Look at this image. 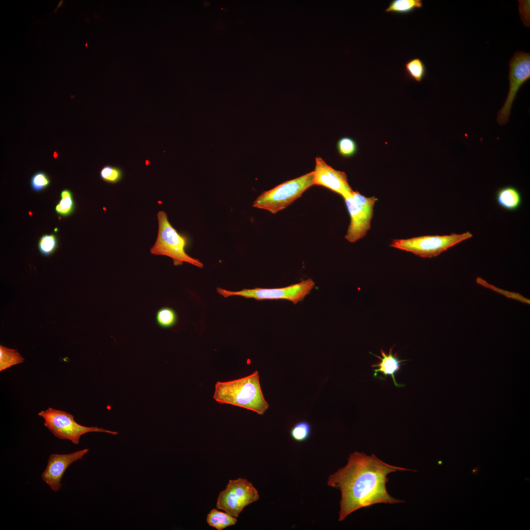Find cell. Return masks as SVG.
I'll use <instances>...</instances> for the list:
<instances>
[{"label": "cell", "instance_id": "8", "mask_svg": "<svg viewBox=\"0 0 530 530\" xmlns=\"http://www.w3.org/2000/svg\"><path fill=\"white\" fill-rule=\"evenodd\" d=\"M350 215V221L345 238L353 243L365 237L371 228L373 207L377 199L365 197L359 191L344 198Z\"/></svg>", "mask_w": 530, "mask_h": 530}, {"label": "cell", "instance_id": "12", "mask_svg": "<svg viewBox=\"0 0 530 530\" xmlns=\"http://www.w3.org/2000/svg\"><path fill=\"white\" fill-rule=\"evenodd\" d=\"M89 450L84 449L67 454H51L47 467L41 475L42 479L54 492L61 487V480L67 469L74 462L81 459Z\"/></svg>", "mask_w": 530, "mask_h": 530}, {"label": "cell", "instance_id": "21", "mask_svg": "<svg viewBox=\"0 0 530 530\" xmlns=\"http://www.w3.org/2000/svg\"><path fill=\"white\" fill-rule=\"evenodd\" d=\"M312 431L311 424L307 421H301L296 423L290 430V435L294 441L302 442L307 440Z\"/></svg>", "mask_w": 530, "mask_h": 530}, {"label": "cell", "instance_id": "10", "mask_svg": "<svg viewBox=\"0 0 530 530\" xmlns=\"http://www.w3.org/2000/svg\"><path fill=\"white\" fill-rule=\"evenodd\" d=\"M509 90L506 100L497 113V120L503 125L508 121L512 106L521 86L530 79V54L516 52L509 63Z\"/></svg>", "mask_w": 530, "mask_h": 530}, {"label": "cell", "instance_id": "9", "mask_svg": "<svg viewBox=\"0 0 530 530\" xmlns=\"http://www.w3.org/2000/svg\"><path fill=\"white\" fill-rule=\"evenodd\" d=\"M259 498L257 490L246 479L230 480L226 488L219 493L216 508L237 518L245 506Z\"/></svg>", "mask_w": 530, "mask_h": 530}, {"label": "cell", "instance_id": "26", "mask_svg": "<svg viewBox=\"0 0 530 530\" xmlns=\"http://www.w3.org/2000/svg\"><path fill=\"white\" fill-rule=\"evenodd\" d=\"M477 283H478V284H480V285H481L482 286H484L485 287L489 288L490 289H493V290H495V291H496V292H498L503 293L504 295H505V296H506L507 297H508L509 298H512L513 299H517V300L521 301H522V302H523L524 303H528H528L530 304V300L529 299H528L524 297L523 296L521 295L519 293H514V292H507V293H505L504 290H501L500 289H497V288H495L494 286H493L489 284L486 281H485L484 280H483L482 278H477Z\"/></svg>", "mask_w": 530, "mask_h": 530}, {"label": "cell", "instance_id": "22", "mask_svg": "<svg viewBox=\"0 0 530 530\" xmlns=\"http://www.w3.org/2000/svg\"><path fill=\"white\" fill-rule=\"evenodd\" d=\"M123 175L121 168L109 165L104 166L100 172V176L102 180L112 184L119 182L122 179Z\"/></svg>", "mask_w": 530, "mask_h": 530}, {"label": "cell", "instance_id": "16", "mask_svg": "<svg viewBox=\"0 0 530 530\" xmlns=\"http://www.w3.org/2000/svg\"><path fill=\"white\" fill-rule=\"evenodd\" d=\"M208 525L217 530H221L228 527L234 525L237 523L236 517L226 512L212 509L207 515L206 518Z\"/></svg>", "mask_w": 530, "mask_h": 530}, {"label": "cell", "instance_id": "27", "mask_svg": "<svg viewBox=\"0 0 530 530\" xmlns=\"http://www.w3.org/2000/svg\"><path fill=\"white\" fill-rule=\"evenodd\" d=\"M63 0H60V1L59 2V3H58V5H57V7H56V8H55V9H54V11H53V13H56V11H57V9H58V8H59V7H60L62 6V5H63Z\"/></svg>", "mask_w": 530, "mask_h": 530}, {"label": "cell", "instance_id": "23", "mask_svg": "<svg viewBox=\"0 0 530 530\" xmlns=\"http://www.w3.org/2000/svg\"><path fill=\"white\" fill-rule=\"evenodd\" d=\"M337 149L339 154L344 158H350L355 155L358 147L355 141L349 137H343L338 140Z\"/></svg>", "mask_w": 530, "mask_h": 530}, {"label": "cell", "instance_id": "3", "mask_svg": "<svg viewBox=\"0 0 530 530\" xmlns=\"http://www.w3.org/2000/svg\"><path fill=\"white\" fill-rule=\"evenodd\" d=\"M157 215L158 233L155 243L150 249L151 253L170 257L175 266L187 263L203 268V265L199 260L190 257L186 252L188 244L187 237L179 233L172 226L165 212L159 211Z\"/></svg>", "mask_w": 530, "mask_h": 530}, {"label": "cell", "instance_id": "19", "mask_svg": "<svg viewBox=\"0 0 530 530\" xmlns=\"http://www.w3.org/2000/svg\"><path fill=\"white\" fill-rule=\"evenodd\" d=\"M156 320L158 325L162 328H170L177 323L178 315L176 312L170 307H163L159 309L156 315Z\"/></svg>", "mask_w": 530, "mask_h": 530}, {"label": "cell", "instance_id": "25", "mask_svg": "<svg viewBox=\"0 0 530 530\" xmlns=\"http://www.w3.org/2000/svg\"><path fill=\"white\" fill-rule=\"evenodd\" d=\"M51 183L50 178L43 171H38L31 177L30 185L31 189L36 192L43 190L49 186Z\"/></svg>", "mask_w": 530, "mask_h": 530}, {"label": "cell", "instance_id": "5", "mask_svg": "<svg viewBox=\"0 0 530 530\" xmlns=\"http://www.w3.org/2000/svg\"><path fill=\"white\" fill-rule=\"evenodd\" d=\"M472 237L473 234L469 231L460 234L423 236L407 239H395L393 240L390 246L422 258H432Z\"/></svg>", "mask_w": 530, "mask_h": 530}, {"label": "cell", "instance_id": "2", "mask_svg": "<svg viewBox=\"0 0 530 530\" xmlns=\"http://www.w3.org/2000/svg\"><path fill=\"white\" fill-rule=\"evenodd\" d=\"M213 398L220 403L239 406L259 415H263L269 406L263 396L257 371L239 379L216 382Z\"/></svg>", "mask_w": 530, "mask_h": 530}, {"label": "cell", "instance_id": "14", "mask_svg": "<svg viewBox=\"0 0 530 530\" xmlns=\"http://www.w3.org/2000/svg\"><path fill=\"white\" fill-rule=\"evenodd\" d=\"M495 199L500 207L508 211L517 210L523 200L520 191L512 186L499 188L495 192Z\"/></svg>", "mask_w": 530, "mask_h": 530}, {"label": "cell", "instance_id": "1", "mask_svg": "<svg viewBox=\"0 0 530 530\" xmlns=\"http://www.w3.org/2000/svg\"><path fill=\"white\" fill-rule=\"evenodd\" d=\"M414 471L388 464L372 454L358 451L350 454L347 464L328 477V486L341 492L339 521L360 508L377 504L404 501L392 497L387 491V476L397 471Z\"/></svg>", "mask_w": 530, "mask_h": 530}, {"label": "cell", "instance_id": "11", "mask_svg": "<svg viewBox=\"0 0 530 530\" xmlns=\"http://www.w3.org/2000/svg\"><path fill=\"white\" fill-rule=\"evenodd\" d=\"M313 172L314 185L326 187L344 198L352 193L345 173L334 169L319 157L316 158Z\"/></svg>", "mask_w": 530, "mask_h": 530}, {"label": "cell", "instance_id": "18", "mask_svg": "<svg viewBox=\"0 0 530 530\" xmlns=\"http://www.w3.org/2000/svg\"><path fill=\"white\" fill-rule=\"evenodd\" d=\"M24 358L17 350L0 345V371L22 363Z\"/></svg>", "mask_w": 530, "mask_h": 530}, {"label": "cell", "instance_id": "13", "mask_svg": "<svg viewBox=\"0 0 530 530\" xmlns=\"http://www.w3.org/2000/svg\"><path fill=\"white\" fill-rule=\"evenodd\" d=\"M392 347L389 351L388 354H386L384 351L381 350V354L382 357L376 356L375 354L374 355L378 357L380 361L378 364L372 365L371 367L373 368L377 367V369H373L374 371L373 376L376 377L377 375V373L379 372L382 373L384 376L385 378L387 375H391L394 384L396 386L398 387H401L404 386L397 383L395 379V374L400 369V364L402 362L405 361V360H399L397 357V354L392 353Z\"/></svg>", "mask_w": 530, "mask_h": 530}, {"label": "cell", "instance_id": "15", "mask_svg": "<svg viewBox=\"0 0 530 530\" xmlns=\"http://www.w3.org/2000/svg\"><path fill=\"white\" fill-rule=\"evenodd\" d=\"M404 74L407 79L421 82L426 74L425 65L418 57L412 58L404 64Z\"/></svg>", "mask_w": 530, "mask_h": 530}, {"label": "cell", "instance_id": "24", "mask_svg": "<svg viewBox=\"0 0 530 530\" xmlns=\"http://www.w3.org/2000/svg\"><path fill=\"white\" fill-rule=\"evenodd\" d=\"M57 238L54 234L43 235L38 242V249L40 253L44 256H50L57 248Z\"/></svg>", "mask_w": 530, "mask_h": 530}, {"label": "cell", "instance_id": "17", "mask_svg": "<svg viewBox=\"0 0 530 530\" xmlns=\"http://www.w3.org/2000/svg\"><path fill=\"white\" fill-rule=\"evenodd\" d=\"M422 0H393L386 8V13L407 14L423 7Z\"/></svg>", "mask_w": 530, "mask_h": 530}, {"label": "cell", "instance_id": "28", "mask_svg": "<svg viewBox=\"0 0 530 530\" xmlns=\"http://www.w3.org/2000/svg\"><path fill=\"white\" fill-rule=\"evenodd\" d=\"M478 470H479L478 468H477L473 469L472 473L474 474H477L478 473Z\"/></svg>", "mask_w": 530, "mask_h": 530}, {"label": "cell", "instance_id": "20", "mask_svg": "<svg viewBox=\"0 0 530 530\" xmlns=\"http://www.w3.org/2000/svg\"><path fill=\"white\" fill-rule=\"evenodd\" d=\"M60 197L55 208L56 212L63 216L71 215L75 208L72 192L68 189H64L60 193Z\"/></svg>", "mask_w": 530, "mask_h": 530}, {"label": "cell", "instance_id": "6", "mask_svg": "<svg viewBox=\"0 0 530 530\" xmlns=\"http://www.w3.org/2000/svg\"><path fill=\"white\" fill-rule=\"evenodd\" d=\"M44 420V424L53 434L62 440H68L75 445L79 443L80 437L89 432H103L112 435L117 432L95 426H86L78 424L74 416L64 411L49 407L38 413Z\"/></svg>", "mask_w": 530, "mask_h": 530}, {"label": "cell", "instance_id": "7", "mask_svg": "<svg viewBox=\"0 0 530 530\" xmlns=\"http://www.w3.org/2000/svg\"><path fill=\"white\" fill-rule=\"evenodd\" d=\"M314 287V282L312 279L309 278L299 283L280 288H255L251 289H244L238 291H231L218 287L216 291L225 298L232 296H240L257 300L285 299L296 304L302 301Z\"/></svg>", "mask_w": 530, "mask_h": 530}, {"label": "cell", "instance_id": "4", "mask_svg": "<svg viewBox=\"0 0 530 530\" xmlns=\"http://www.w3.org/2000/svg\"><path fill=\"white\" fill-rule=\"evenodd\" d=\"M314 185L312 171L263 192L254 201L253 207L276 213L292 204Z\"/></svg>", "mask_w": 530, "mask_h": 530}]
</instances>
